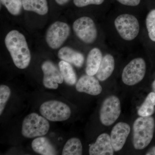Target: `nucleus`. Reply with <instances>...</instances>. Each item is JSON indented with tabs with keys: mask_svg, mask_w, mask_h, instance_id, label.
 Returning <instances> with one entry per match:
<instances>
[{
	"mask_svg": "<svg viewBox=\"0 0 155 155\" xmlns=\"http://www.w3.org/2000/svg\"><path fill=\"white\" fill-rule=\"evenodd\" d=\"M146 72V64L142 58L133 59L125 66L122 71L123 83L132 86L140 82L144 78Z\"/></svg>",
	"mask_w": 155,
	"mask_h": 155,
	"instance_id": "6",
	"label": "nucleus"
},
{
	"mask_svg": "<svg viewBox=\"0 0 155 155\" xmlns=\"http://www.w3.org/2000/svg\"><path fill=\"white\" fill-rule=\"evenodd\" d=\"M69 1V0H55L56 2L59 4V5H65L66 3L68 2Z\"/></svg>",
	"mask_w": 155,
	"mask_h": 155,
	"instance_id": "28",
	"label": "nucleus"
},
{
	"mask_svg": "<svg viewBox=\"0 0 155 155\" xmlns=\"http://www.w3.org/2000/svg\"><path fill=\"white\" fill-rule=\"evenodd\" d=\"M130 131V126L125 122H119L114 126L110 137L115 151L120 150L123 148Z\"/></svg>",
	"mask_w": 155,
	"mask_h": 155,
	"instance_id": "11",
	"label": "nucleus"
},
{
	"mask_svg": "<svg viewBox=\"0 0 155 155\" xmlns=\"http://www.w3.org/2000/svg\"><path fill=\"white\" fill-rule=\"evenodd\" d=\"M42 116L51 122H62L69 119L71 115L70 107L62 102L58 101H48L40 107Z\"/></svg>",
	"mask_w": 155,
	"mask_h": 155,
	"instance_id": "4",
	"label": "nucleus"
},
{
	"mask_svg": "<svg viewBox=\"0 0 155 155\" xmlns=\"http://www.w3.org/2000/svg\"><path fill=\"white\" fill-rule=\"evenodd\" d=\"M155 106V93L154 92L148 95L144 101L137 111V114L140 116H152L154 113Z\"/></svg>",
	"mask_w": 155,
	"mask_h": 155,
	"instance_id": "21",
	"label": "nucleus"
},
{
	"mask_svg": "<svg viewBox=\"0 0 155 155\" xmlns=\"http://www.w3.org/2000/svg\"><path fill=\"white\" fill-rule=\"evenodd\" d=\"M69 25L65 22L57 21L53 23L48 29L46 41L48 45L53 49L61 47L70 34Z\"/></svg>",
	"mask_w": 155,
	"mask_h": 155,
	"instance_id": "9",
	"label": "nucleus"
},
{
	"mask_svg": "<svg viewBox=\"0 0 155 155\" xmlns=\"http://www.w3.org/2000/svg\"><path fill=\"white\" fill-rule=\"evenodd\" d=\"M22 4L24 10L35 12L39 15H45L48 11L47 0H22Z\"/></svg>",
	"mask_w": 155,
	"mask_h": 155,
	"instance_id": "18",
	"label": "nucleus"
},
{
	"mask_svg": "<svg viewBox=\"0 0 155 155\" xmlns=\"http://www.w3.org/2000/svg\"><path fill=\"white\" fill-rule=\"evenodd\" d=\"M154 119L151 116H140L134 123L133 144L136 150L145 148L153 137Z\"/></svg>",
	"mask_w": 155,
	"mask_h": 155,
	"instance_id": "2",
	"label": "nucleus"
},
{
	"mask_svg": "<svg viewBox=\"0 0 155 155\" xmlns=\"http://www.w3.org/2000/svg\"><path fill=\"white\" fill-rule=\"evenodd\" d=\"M152 88L154 92L155 93V79L152 84Z\"/></svg>",
	"mask_w": 155,
	"mask_h": 155,
	"instance_id": "29",
	"label": "nucleus"
},
{
	"mask_svg": "<svg viewBox=\"0 0 155 155\" xmlns=\"http://www.w3.org/2000/svg\"><path fill=\"white\" fill-rule=\"evenodd\" d=\"M115 62L114 57L107 54L102 60L101 63L97 72L96 76L101 81H104L112 75L115 69Z\"/></svg>",
	"mask_w": 155,
	"mask_h": 155,
	"instance_id": "16",
	"label": "nucleus"
},
{
	"mask_svg": "<svg viewBox=\"0 0 155 155\" xmlns=\"http://www.w3.org/2000/svg\"><path fill=\"white\" fill-rule=\"evenodd\" d=\"M41 69L44 74L43 84L46 88L57 89L59 84L63 83L64 79L60 69L51 61H45Z\"/></svg>",
	"mask_w": 155,
	"mask_h": 155,
	"instance_id": "10",
	"label": "nucleus"
},
{
	"mask_svg": "<svg viewBox=\"0 0 155 155\" xmlns=\"http://www.w3.org/2000/svg\"><path fill=\"white\" fill-rule=\"evenodd\" d=\"M76 90L91 95L100 94L102 91V87L98 80L93 76L88 75L81 76L76 83Z\"/></svg>",
	"mask_w": 155,
	"mask_h": 155,
	"instance_id": "12",
	"label": "nucleus"
},
{
	"mask_svg": "<svg viewBox=\"0 0 155 155\" xmlns=\"http://www.w3.org/2000/svg\"><path fill=\"white\" fill-rule=\"evenodd\" d=\"M114 24L120 36L125 40H133L139 33L140 25L138 20L131 14L119 15L115 19Z\"/></svg>",
	"mask_w": 155,
	"mask_h": 155,
	"instance_id": "5",
	"label": "nucleus"
},
{
	"mask_svg": "<svg viewBox=\"0 0 155 155\" xmlns=\"http://www.w3.org/2000/svg\"><path fill=\"white\" fill-rule=\"evenodd\" d=\"M50 124L48 119L36 113L27 115L22 123V134L28 138L43 136L48 132Z\"/></svg>",
	"mask_w": 155,
	"mask_h": 155,
	"instance_id": "3",
	"label": "nucleus"
},
{
	"mask_svg": "<svg viewBox=\"0 0 155 155\" xmlns=\"http://www.w3.org/2000/svg\"><path fill=\"white\" fill-rule=\"evenodd\" d=\"M146 24L150 38L155 42V9L150 11L147 15Z\"/></svg>",
	"mask_w": 155,
	"mask_h": 155,
	"instance_id": "23",
	"label": "nucleus"
},
{
	"mask_svg": "<svg viewBox=\"0 0 155 155\" xmlns=\"http://www.w3.org/2000/svg\"><path fill=\"white\" fill-rule=\"evenodd\" d=\"M116 1L124 5L132 6V7L138 5L140 2V0H116Z\"/></svg>",
	"mask_w": 155,
	"mask_h": 155,
	"instance_id": "26",
	"label": "nucleus"
},
{
	"mask_svg": "<svg viewBox=\"0 0 155 155\" xmlns=\"http://www.w3.org/2000/svg\"><path fill=\"white\" fill-rule=\"evenodd\" d=\"M114 149L111 143L110 137L107 133H103L98 137L96 141L90 147V155H113Z\"/></svg>",
	"mask_w": 155,
	"mask_h": 155,
	"instance_id": "13",
	"label": "nucleus"
},
{
	"mask_svg": "<svg viewBox=\"0 0 155 155\" xmlns=\"http://www.w3.org/2000/svg\"><path fill=\"white\" fill-rule=\"evenodd\" d=\"M31 147L35 153L42 155H54L58 152L47 138L39 137L31 143Z\"/></svg>",
	"mask_w": 155,
	"mask_h": 155,
	"instance_id": "17",
	"label": "nucleus"
},
{
	"mask_svg": "<svg viewBox=\"0 0 155 155\" xmlns=\"http://www.w3.org/2000/svg\"><path fill=\"white\" fill-rule=\"evenodd\" d=\"M121 112L120 100L115 96L107 97L103 102L100 110V119L103 125L110 126L120 116Z\"/></svg>",
	"mask_w": 155,
	"mask_h": 155,
	"instance_id": "7",
	"label": "nucleus"
},
{
	"mask_svg": "<svg viewBox=\"0 0 155 155\" xmlns=\"http://www.w3.org/2000/svg\"><path fill=\"white\" fill-rule=\"evenodd\" d=\"M146 155H155V147H153L151 148L146 153Z\"/></svg>",
	"mask_w": 155,
	"mask_h": 155,
	"instance_id": "27",
	"label": "nucleus"
},
{
	"mask_svg": "<svg viewBox=\"0 0 155 155\" xmlns=\"http://www.w3.org/2000/svg\"><path fill=\"white\" fill-rule=\"evenodd\" d=\"M11 94L10 88L7 85L0 86V115H2Z\"/></svg>",
	"mask_w": 155,
	"mask_h": 155,
	"instance_id": "24",
	"label": "nucleus"
},
{
	"mask_svg": "<svg viewBox=\"0 0 155 155\" xmlns=\"http://www.w3.org/2000/svg\"><path fill=\"white\" fill-rule=\"evenodd\" d=\"M22 0H1V3L6 7L11 14L19 15L22 11Z\"/></svg>",
	"mask_w": 155,
	"mask_h": 155,
	"instance_id": "22",
	"label": "nucleus"
},
{
	"mask_svg": "<svg viewBox=\"0 0 155 155\" xmlns=\"http://www.w3.org/2000/svg\"><path fill=\"white\" fill-rule=\"evenodd\" d=\"M82 154L81 141L76 137L69 139L64 146L62 153L63 155H81Z\"/></svg>",
	"mask_w": 155,
	"mask_h": 155,
	"instance_id": "20",
	"label": "nucleus"
},
{
	"mask_svg": "<svg viewBox=\"0 0 155 155\" xmlns=\"http://www.w3.org/2000/svg\"><path fill=\"white\" fill-rule=\"evenodd\" d=\"M102 59V54L99 49L94 48L91 50L87 59V75L94 76L97 74Z\"/></svg>",
	"mask_w": 155,
	"mask_h": 155,
	"instance_id": "15",
	"label": "nucleus"
},
{
	"mask_svg": "<svg viewBox=\"0 0 155 155\" xmlns=\"http://www.w3.org/2000/svg\"><path fill=\"white\" fill-rule=\"evenodd\" d=\"M73 29L76 36L85 43H92L97 36L94 21L89 17H84L76 19L73 23Z\"/></svg>",
	"mask_w": 155,
	"mask_h": 155,
	"instance_id": "8",
	"label": "nucleus"
},
{
	"mask_svg": "<svg viewBox=\"0 0 155 155\" xmlns=\"http://www.w3.org/2000/svg\"><path fill=\"white\" fill-rule=\"evenodd\" d=\"M58 65L64 81L69 85H74L77 81V76L71 64L62 61L59 62Z\"/></svg>",
	"mask_w": 155,
	"mask_h": 155,
	"instance_id": "19",
	"label": "nucleus"
},
{
	"mask_svg": "<svg viewBox=\"0 0 155 155\" xmlns=\"http://www.w3.org/2000/svg\"><path fill=\"white\" fill-rule=\"evenodd\" d=\"M5 44L17 68L24 69L29 66L31 56L23 35L17 30L11 31L6 35Z\"/></svg>",
	"mask_w": 155,
	"mask_h": 155,
	"instance_id": "1",
	"label": "nucleus"
},
{
	"mask_svg": "<svg viewBox=\"0 0 155 155\" xmlns=\"http://www.w3.org/2000/svg\"><path fill=\"white\" fill-rule=\"evenodd\" d=\"M58 57L62 61L73 64L77 67H82L84 61V57L81 53L69 47L61 48L58 51Z\"/></svg>",
	"mask_w": 155,
	"mask_h": 155,
	"instance_id": "14",
	"label": "nucleus"
},
{
	"mask_svg": "<svg viewBox=\"0 0 155 155\" xmlns=\"http://www.w3.org/2000/svg\"><path fill=\"white\" fill-rule=\"evenodd\" d=\"M104 0H73V3L76 7L81 8L89 5H100Z\"/></svg>",
	"mask_w": 155,
	"mask_h": 155,
	"instance_id": "25",
	"label": "nucleus"
}]
</instances>
